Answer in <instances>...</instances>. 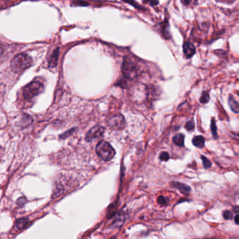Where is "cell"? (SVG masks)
Wrapping results in <instances>:
<instances>
[{
  "mask_svg": "<svg viewBox=\"0 0 239 239\" xmlns=\"http://www.w3.org/2000/svg\"><path fill=\"white\" fill-rule=\"evenodd\" d=\"M201 159H202V161H203V164H204V166L205 168H208L211 167L212 163L209 161V160L206 158V157L204 156H201Z\"/></svg>",
  "mask_w": 239,
  "mask_h": 239,
  "instance_id": "16",
  "label": "cell"
},
{
  "mask_svg": "<svg viewBox=\"0 0 239 239\" xmlns=\"http://www.w3.org/2000/svg\"><path fill=\"white\" fill-rule=\"evenodd\" d=\"M183 51L184 55H185L187 58H191L196 53L195 46L191 42L187 41L184 44Z\"/></svg>",
  "mask_w": 239,
  "mask_h": 239,
  "instance_id": "7",
  "label": "cell"
},
{
  "mask_svg": "<svg viewBox=\"0 0 239 239\" xmlns=\"http://www.w3.org/2000/svg\"><path fill=\"white\" fill-rule=\"evenodd\" d=\"M28 223H29L28 219L25 218V217H24V218H20L19 220H18L16 221V227L19 230H20L22 229H24L25 227V226H28Z\"/></svg>",
  "mask_w": 239,
  "mask_h": 239,
  "instance_id": "13",
  "label": "cell"
},
{
  "mask_svg": "<svg viewBox=\"0 0 239 239\" xmlns=\"http://www.w3.org/2000/svg\"><path fill=\"white\" fill-rule=\"evenodd\" d=\"M107 123L111 128L122 129L125 126V119L121 114H115L107 118Z\"/></svg>",
  "mask_w": 239,
  "mask_h": 239,
  "instance_id": "5",
  "label": "cell"
},
{
  "mask_svg": "<svg viewBox=\"0 0 239 239\" xmlns=\"http://www.w3.org/2000/svg\"><path fill=\"white\" fill-rule=\"evenodd\" d=\"M122 72L124 76L129 79H133L137 76V68L131 59L127 57L123 60Z\"/></svg>",
  "mask_w": 239,
  "mask_h": 239,
  "instance_id": "4",
  "label": "cell"
},
{
  "mask_svg": "<svg viewBox=\"0 0 239 239\" xmlns=\"http://www.w3.org/2000/svg\"><path fill=\"white\" fill-rule=\"evenodd\" d=\"M234 220H235L236 224H237V225H239V215H237L235 217Z\"/></svg>",
  "mask_w": 239,
  "mask_h": 239,
  "instance_id": "25",
  "label": "cell"
},
{
  "mask_svg": "<svg viewBox=\"0 0 239 239\" xmlns=\"http://www.w3.org/2000/svg\"><path fill=\"white\" fill-rule=\"evenodd\" d=\"M171 184L172 187H174L175 188L177 189L179 191L183 193L184 194H188L190 191H191V188L185 184L180 183L178 182H172Z\"/></svg>",
  "mask_w": 239,
  "mask_h": 239,
  "instance_id": "9",
  "label": "cell"
},
{
  "mask_svg": "<svg viewBox=\"0 0 239 239\" xmlns=\"http://www.w3.org/2000/svg\"><path fill=\"white\" fill-rule=\"evenodd\" d=\"M32 57L26 53H19L15 56L11 61V68L12 71L18 73L25 69L30 68L32 65Z\"/></svg>",
  "mask_w": 239,
  "mask_h": 239,
  "instance_id": "1",
  "label": "cell"
},
{
  "mask_svg": "<svg viewBox=\"0 0 239 239\" xmlns=\"http://www.w3.org/2000/svg\"><path fill=\"white\" fill-rule=\"evenodd\" d=\"M210 128H211V131H212V134H213V137L215 138H217V127L215 122L214 119H212V122H211V125H210Z\"/></svg>",
  "mask_w": 239,
  "mask_h": 239,
  "instance_id": "15",
  "label": "cell"
},
{
  "mask_svg": "<svg viewBox=\"0 0 239 239\" xmlns=\"http://www.w3.org/2000/svg\"><path fill=\"white\" fill-rule=\"evenodd\" d=\"M229 105L233 112L236 114L239 113V103L232 96H229Z\"/></svg>",
  "mask_w": 239,
  "mask_h": 239,
  "instance_id": "10",
  "label": "cell"
},
{
  "mask_svg": "<svg viewBox=\"0 0 239 239\" xmlns=\"http://www.w3.org/2000/svg\"><path fill=\"white\" fill-rule=\"evenodd\" d=\"M233 210L235 213H239V206L238 205H236V206L233 207Z\"/></svg>",
  "mask_w": 239,
  "mask_h": 239,
  "instance_id": "23",
  "label": "cell"
},
{
  "mask_svg": "<svg viewBox=\"0 0 239 239\" xmlns=\"http://www.w3.org/2000/svg\"><path fill=\"white\" fill-rule=\"evenodd\" d=\"M75 4H76L77 5H79V4H81L82 6H85V5H88V3L86 2H84L82 1H79V2H75Z\"/></svg>",
  "mask_w": 239,
  "mask_h": 239,
  "instance_id": "24",
  "label": "cell"
},
{
  "mask_svg": "<svg viewBox=\"0 0 239 239\" xmlns=\"http://www.w3.org/2000/svg\"><path fill=\"white\" fill-rule=\"evenodd\" d=\"M58 56H59V48H57L56 49L54 50L52 53L51 54V56L48 57V66L50 68H55L57 65V60H58Z\"/></svg>",
  "mask_w": 239,
  "mask_h": 239,
  "instance_id": "8",
  "label": "cell"
},
{
  "mask_svg": "<svg viewBox=\"0 0 239 239\" xmlns=\"http://www.w3.org/2000/svg\"><path fill=\"white\" fill-rule=\"evenodd\" d=\"M159 159L163 161H167L170 159V156L167 152H163L159 155Z\"/></svg>",
  "mask_w": 239,
  "mask_h": 239,
  "instance_id": "17",
  "label": "cell"
},
{
  "mask_svg": "<svg viewBox=\"0 0 239 239\" xmlns=\"http://www.w3.org/2000/svg\"><path fill=\"white\" fill-rule=\"evenodd\" d=\"M105 128L100 126H95L91 129H90L86 135V140L87 142H91L95 139L100 138L105 132Z\"/></svg>",
  "mask_w": 239,
  "mask_h": 239,
  "instance_id": "6",
  "label": "cell"
},
{
  "mask_svg": "<svg viewBox=\"0 0 239 239\" xmlns=\"http://www.w3.org/2000/svg\"><path fill=\"white\" fill-rule=\"evenodd\" d=\"M223 217L225 220H231L233 217V213L229 210H225L223 213Z\"/></svg>",
  "mask_w": 239,
  "mask_h": 239,
  "instance_id": "19",
  "label": "cell"
},
{
  "mask_svg": "<svg viewBox=\"0 0 239 239\" xmlns=\"http://www.w3.org/2000/svg\"><path fill=\"white\" fill-rule=\"evenodd\" d=\"M181 2H182L184 5L188 6L190 4V3H191V0H181Z\"/></svg>",
  "mask_w": 239,
  "mask_h": 239,
  "instance_id": "22",
  "label": "cell"
},
{
  "mask_svg": "<svg viewBox=\"0 0 239 239\" xmlns=\"http://www.w3.org/2000/svg\"><path fill=\"white\" fill-rule=\"evenodd\" d=\"M192 143L196 147H199L201 148L204 146L205 144V139L201 135H198L196 136L193 138L192 140Z\"/></svg>",
  "mask_w": 239,
  "mask_h": 239,
  "instance_id": "11",
  "label": "cell"
},
{
  "mask_svg": "<svg viewBox=\"0 0 239 239\" xmlns=\"http://www.w3.org/2000/svg\"><path fill=\"white\" fill-rule=\"evenodd\" d=\"M157 201H158V203L159 204L161 205H165L167 204V199H166L165 197H163V196H160L158 198V199H157Z\"/></svg>",
  "mask_w": 239,
  "mask_h": 239,
  "instance_id": "20",
  "label": "cell"
},
{
  "mask_svg": "<svg viewBox=\"0 0 239 239\" xmlns=\"http://www.w3.org/2000/svg\"><path fill=\"white\" fill-rule=\"evenodd\" d=\"M96 153L101 159L105 161H109L114 158L115 150L111 145L106 141H100L97 144L95 148Z\"/></svg>",
  "mask_w": 239,
  "mask_h": 239,
  "instance_id": "3",
  "label": "cell"
},
{
  "mask_svg": "<svg viewBox=\"0 0 239 239\" xmlns=\"http://www.w3.org/2000/svg\"><path fill=\"white\" fill-rule=\"evenodd\" d=\"M44 85L40 79L37 78L23 89V95L26 99H32L44 91Z\"/></svg>",
  "mask_w": 239,
  "mask_h": 239,
  "instance_id": "2",
  "label": "cell"
},
{
  "mask_svg": "<svg viewBox=\"0 0 239 239\" xmlns=\"http://www.w3.org/2000/svg\"><path fill=\"white\" fill-rule=\"evenodd\" d=\"M27 202V199L25 197H20L17 201V204L19 205V206H23V205L25 204Z\"/></svg>",
  "mask_w": 239,
  "mask_h": 239,
  "instance_id": "21",
  "label": "cell"
},
{
  "mask_svg": "<svg viewBox=\"0 0 239 239\" xmlns=\"http://www.w3.org/2000/svg\"><path fill=\"white\" fill-rule=\"evenodd\" d=\"M185 128L187 131H192V130H193V128H194V123L192 122V121L187 122V123L185 124Z\"/></svg>",
  "mask_w": 239,
  "mask_h": 239,
  "instance_id": "18",
  "label": "cell"
},
{
  "mask_svg": "<svg viewBox=\"0 0 239 239\" xmlns=\"http://www.w3.org/2000/svg\"><path fill=\"white\" fill-rule=\"evenodd\" d=\"M210 100V95L207 92H204L202 93L200 98V102L201 103H207Z\"/></svg>",
  "mask_w": 239,
  "mask_h": 239,
  "instance_id": "14",
  "label": "cell"
},
{
  "mask_svg": "<svg viewBox=\"0 0 239 239\" xmlns=\"http://www.w3.org/2000/svg\"><path fill=\"white\" fill-rule=\"evenodd\" d=\"M172 141H173V143L176 144L177 146L182 147L184 142V135L182 133L177 134L172 138Z\"/></svg>",
  "mask_w": 239,
  "mask_h": 239,
  "instance_id": "12",
  "label": "cell"
}]
</instances>
